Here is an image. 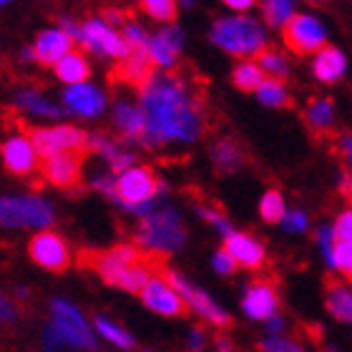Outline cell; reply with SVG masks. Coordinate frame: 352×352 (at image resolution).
Returning a JSON list of instances; mask_svg holds the SVG:
<instances>
[{
	"instance_id": "cell-1",
	"label": "cell",
	"mask_w": 352,
	"mask_h": 352,
	"mask_svg": "<svg viewBox=\"0 0 352 352\" xmlns=\"http://www.w3.org/2000/svg\"><path fill=\"white\" fill-rule=\"evenodd\" d=\"M139 103L146 116L144 146H191L204 136L206 111L201 94L171 71H154L139 86Z\"/></svg>"
},
{
	"instance_id": "cell-2",
	"label": "cell",
	"mask_w": 352,
	"mask_h": 352,
	"mask_svg": "<svg viewBox=\"0 0 352 352\" xmlns=\"http://www.w3.org/2000/svg\"><path fill=\"white\" fill-rule=\"evenodd\" d=\"M162 257L148 254L139 244H116L111 250L88 254L86 264L111 287L124 292H141L148 279L162 272Z\"/></svg>"
},
{
	"instance_id": "cell-3",
	"label": "cell",
	"mask_w": 352,
	"mask_h": 352,
	"mask_svg": "<svg viewBox=\"0 0 352 352\" xmlns=\"http://www.w3.org/2000/svg\"><path fill=\"white\" fill-rule=\"evenodd\" d=\"M209 41L229 56L254 58L267 48V23L247 13L224 15V18L214 21L212 30H209Z\"/></svg>"
},
{
	"instance_id": "cell-4",
	"label": "cell",
	"mask_w": 352,
	"mask_h": 352,
	"mask_svg": "<svg viewBox=\"0 0 352 352\" xmlns=\"http://www.w3.org/2000/svg\"><path fill=\"white\" fill-rule=\"evenodd\" d=\"M136 244L156 257H169L186 244V227L182 214L169 204H156L144 217H139Z\"/></svg>"
},
{
	"instance_id": "cell-5",
	"label": "cell",
	"mask_w": 352,
	"mask_h": 352,
	"mask_svg": "<svg viewBox=\"0 0 352 352\" xmlns=\"http://www.w3.org/2000/svg\"><path fill=\"white\" fill-rule=\"evenodd\" d=\"M63 347L83 352H98V340L88 327L78 307L66 300L51 302V322L43 335V352H60Z\"/></svg>"
},
{
	"instance_id": "cell-6",
	"label": "cell",
	"mask_w": 352,
	"mask_h": 352,
	"mask_svg": "<svg viewBox=\"0 0 352 352\" xmlns=\"http://www.w3.org/2000/svg\"><path fill=\"white\" fill-rule=\"evenodd\" d=\"M118 199L116 204L126 212L144 217L159 204V197L164 194V182L156 179V174L148 166H129L118 174Z\"/></svg>"
},
{
	"instance_id": "cell-7",
	"label": "cell",
	"mask_w": 352,
	"mask_h": 352,
	"mask_svg": "<svg viewBox=\"0 0 352 352\" xmlns=\"http://www.w3.org/2000/svg\"><path fill=\"white\" fill-rule=\"evenodd\" d=\"M56 212L48 199L38 194H8L0 197V229H48Z\"/></svg>"
},
{
	"instance_id": "cell-8",
	"label": "cell",
	"mask_w": 352,
	"mask_h": 352,
	"mask_svg": "<svg viewBox=\"0 0 352 352\" xmlns=\"http://www.w3.org/2000/svg\"><path fill=\"white\" fill-rule=\"evenodd\" d=\"M74 38H76V45L81 48V51L91 53V56H98V58H113V60H121L129 56V43H126L124 33L116 28V25H111L106 18H86L76 25L74 30Z\"/></svg>"
},
{
	"instance_id": "cell-9",
	"label": "cell",
	"mask_w": 352,
	"mask_h": 352,
	"mask_svg": "<svg viewBox=\"0 0 352 352\" xmlns=\"http://www.w3.org/2000/svg\"><path fill=\"white\" fill-rule=\"evenodd\" d=\"M282 41L297 56H315L327 45V28L312 13H294V18L282 28Z\"/></svg>"
},
{
	"instance_id": "cell-10",
	"label": "cell",
	"mask_w": 352,
	"mask_h": 352,
	"mask_svg": "<svg viewBox=\"0 0 352 352\" xmlns=\"http://www.w3.org/2000/svg\"><path fill=\"white\" fill-rule=\"evenodd\" d=\"M164 274H166L171 285L179 289V294H182L184 302H186V307L197 317H201L204 322H209L212 327H219V330H227L229 324H232V317L227 315V309L221 307V305H217L204 289H199L197 285H191L189 279L174 270H164Z\"/></svg>"
},
{
	"instance_id": "cell-11",
	"label": "cell",
	"mask_w": 352,
	"mask_h": 352,
	"mask_svg": "<svg viewBox=\"0 0 352 352\" xmlns=\"http://www.w3.org/2000/svg\"><path fill=\"white\" fill-rule=\"evenodd\" d=\"M0 159L10 174L15 176H28L38 169V154L36 141L25 131H13L8 133L6 139L0 141Z\"/></svg>"
},
{
	"instance_id": "cell-12",
	"label": "cell",
	"mask_w": 352,
	"mask_h": 352,
	"mask_svg": "<svg viewBox=\"0 0 352 352\" xmlns=\"http://www.w3.org/2000/svg\"><path fill=\"white\" fill-rule=\"evenodd\" d=\"M30 136H33L38 154L43 159L53 154H63V151H83V148H88V136L78 126L71 124L43 126V129L30 131Z\"/></svg>"
},
{
	"instance_id": "cell-13",
	"label": "cell",
	"mask_w": 352,
	"mask_h": 352,
	"mask_svg": "<svg viewBox=\"0 0 352 352\" xmlns=\"http://www.w3.org/2000/svg\"><path fill=\"white\" fill-rule=\"evenodd\" d=\"M60 103L66 106V111L71 116L86 118V121H94V118L103 116V111L109 109V98L103 94V88L94 86L91 81L66 86L63 88V96H60Z\"/></svg>"
},
{
	"instance_id": "cell-14",
	"label": "cell",
	"mask_w": 352,
	"mask_h": 352,
	"mask_svg": "<svg viewBox=\"0 0 352 352\" xmlns=\"http://www.w3.org/2000/svg\"><path fill=\"white\" fill-rule=\"evenodd\" d=\"M141 300H144V305H146L151 312H156V315H162V317H182L184 312L189 309L186 302H184V297L179 294V289H176L169 282V277L164 274V270L159 272V274H154V277L144 285Z\"/></svg>"
},
{
	"instance_id": "cell-15",
	"label": "cell",
	"mask_w": 352,
	"mask_h": 352,
	"mask_svg": "<svg viewBox=\"0 0 352 352\" xmlns=\"http://www.w3.org/2000/svg\"><path fill=\"white\" fill-rule=\"evenodd\" d=\"M30 259L48 272H66L71 264V250L63 236L48 229H38V234L28 244Z\"/></svg>"
},
{
	"instance_id": "cell-16",
	"label": "cell",
	"mask_w": 352,
	"mask_h": 352,
	"mask_svg": "<svg viewBox=\"0 0 352 352\" xmlns=\"http://www.w3.org/2000/svg\"><path fill=\"white\" fill-rule=\"evenodd\" d=\"M184 48V30L179 25H164L162 30L151 33L148 38V58L156 71H171L179 63Z\"/></svg>"
},
{
	"instance_id": "cell-17",
	"label": "cell",
	"mask_w": 352,
	"mask_h": 352,
	"mask_svg": "<svg viewBox=\"0 0 352 352\" xmlns=\"http://www.w3.org/2000/svg\"><path fill=\"white\" fill-rule=\"evenodd\" d=\"M76 45V38L71 30H66L63 25L56 28L41 30L33 41V53H36V63L41 66H56L63 56Z\"/></svg>"
},
{
	"instance_id": "cell-18",
	"label": "cell",
	"mask_w": 352,
	"mask_h": 352,
	"mask_svg": "<svg viewBox=\"0 0 352 352\" xmlns=\"http://www.w3.org/2000/svg\"><path fill=\"white\" fill-rule=\"evenodd\" d=\"M43 176L45 182L58 186V189H71L78 184L83 169L81 151H63V154H53L43 159Z\"/></svg>"
},
{
	"instance_id": "cell-19",
	"label": "cell",
	"mask_w": 352,
	"mask_h": 352,
	"mask_svg": "<svg viewBox=\"0 0 352 352\" xmlns=\"http://www.w3.org/2000/svg\"><path fill=\"white\" fill-rule=\"evenodd\" d=\"M244 315L250 320H259V322H267L270 317L277 315L279 309V292L277 287L267 282V279H259V282H252L244 292L242 300Z\"/></svg>"
},
{
	"instance_id": "cell-20",
	"label": "cell",
	"mask_w": 352,
	"mask_h": 352,
	"mask_svg": "<svg viewBox=\"0 0 352 352\" xmlns=\"http://www.w3.org/2000/svg\"><path fill=\"white\" fill-rule=\"evenodd\" d=\"M15 109L30 118H41V121H58V118L68 116L63 103L53 101L51 96H45L38 88H21L15 94Z\"/></svg>"
},
{
	"instance_id": "cell-21",
	"label": "cell",
	"mask_w": 352,
	"mask_h": 352,
	"mask_svg": "<svg viewBox=\"0 0 352 352\" xmlns=\"http://www.w3.org/2000/svg\"><path fill=\"white\" fill-rule=\"evenodd\" d=\"M111 121H113L118 136L124 141H144L146 116H144L141 103H133L129 98H118L111 106Z\"/></svg>"
},
{
	"instance_id": "cell-22",
	"label": "cell",
	"mask_w": 352,
	"mask_h": 352,
	"mask_svg": "<svg viewBox=\"0 0 352 352\" xmlns=\"http://www.w3.org/2000/svg\"><path fill=\"white\" fill-rule=\"evenodd\" d=\"M224 250L234 257V262L244 270H262L267 262V250L257 236L244 234V232H232L224 239Z\"/></svg>"
},
{
	"instance_id": "cell-23",
	"label": "cell",
	"mask_w": 352,
	"mask_h": 352,
	"mask_svg": "<svg viewBox=\"0 0 352 352\" xmlns=\"http://www.w3.org/2000/svg\"><path fill=\"white\" fill-rule=\"evenodd\" d=\"M88 148H91L94 154L101 156V162L106 164L111 171H116V174H121V171H126L129 166L136 164V156H133L129 148L121 146L118 141L111 139L109 133H91V136H88Z\"/></svg>"
},
{
	"instance_id": "cell-24",
	"label": "cell",
	"mask_w": 352,
	"mask_h": 352,
	"mask_svg": "<svg viewBox=\"0 0 352 352\" xmlns=\"http://www.w3.org/2000/svg\"><path fill=\"white\" fill-rule=\"evenodd\" d=\"M312 74L320 83H338L347 74V56L335 45H324L312 58Z\"/></svg>"
},
{
	"instance_id": "cell-25",
	"label": "cell",
	"mask_w": 352,
	"mask_h": 352,
	"mask_svg": "<svg viewBox=\"0 0 352 352\" xmlns=\"http://www.w3.org/2000/svg\"><path fill=\"white\" fill-rule=\"evenodd\" d=\"M212 164L219 174H234V171L244 169L247 164V154L239 141H234L232 136H221L212 144Z\"/></svg>"
},
{
	"instance_id": "cell-26",
	"label": "cell",
	"mask_w": 352,
	"mask_h": 352,
	"mask_svg": "<svg viewBox=\"0 0 352 352\" xmlns=\"http://www.w3.org/2000/svg\"><path fill=\"white\" fill-rule=\"evenodd\" d=\"M305 124L315 136H330L335 131V103L332 98H312V101L305 106Z\"/></svg>"
},
{
	"instance_id": "cell-27",
	"label": "cell",
	"mask_w": 352,
	"mask_h": 352,
	"mask_svg": "<svg viewBox=\"0 0 352 352\" xmlns=\"http://www.w3.org/2000/svg\"><path fill=\"white\" fill-rule=\"evenodd\" d=\"M53 74H56V78H58L63 86L88 81V76H91V63H88V58H86V51H81V48H78V51L71 48V51L53 66Z\"/></svg>"
},
{
	"instance_id": "cell-28",
	"label": "cell",
	"mask_w": 352,
	"mask_h": 352,
	"mask_svg": "<svg viewBox=\"0 0 352 352\" xmlns=\"http://www.w3.org/2000/svg\"><path fill=\"white\" fill-rule=\"evenodd\" d=\"M151 74H154V63L148 58V51L133 48V51H129L126 58L118 60V78L131 83V86H141Z\"/></svg>"
},
{
	"instance_id": "cell-29",
	"label": "cell",
	"mask_w": 352,
	"mask_h": 352,
	"mask_svg": "<svg viewBox=\"0 0 352 352\" xmlns=\"http://www.w3.org/2000/svg\"><path fill=\"white\" fill-rule=\"evenodd\" d=\"M264 78H267L264 68L259 66V60L252 58H242L232 71V83L244 94H257V88L264 83Z\"/></svg>"
},
{
	"instance_id": "cell-30",
	"label": "cell",
	"mask_w": 352,
	"mask_h": 352,
	"mask_svg": "<svg viewBox=\"0 0 352 352\" xmlns=\"http://www.w3.org/2000/svg\"><path fill=\"white\" fill-rule=\"evenodd\" d=\"M327 312L340 322L352 324V289L340 282L327 285Z\"/></svg>"
},
{
	"instance_id": "cell-31",
	"label": "cell",
	"mask_w": 352,
	"mask_h": 352,
	"mask_svg": "<svg viewBox=\"0 0 352 352\" xmlns=\"http://www.w3.org/2000/svg\"><path fill=\"white\" fill-rule=\"evenodd\" d=\"M297 13V0H262V21L270 28H285Z\"/></svg>"
},
{
	"instance_id": "cell-32",
	"label": "cell",
	"mask_w": 352,
	"mask_h": 352,
	"mask_svg": "<svg viewBox=\"0 0 352 352\" xmlns=\"http://www.w3.org/2000/svg\"><path fill=\"white\" fill-rule=\"evenodd\" d=\"M257 98L262 106H267V109H285L287 103H289V91H287L282 78H272V76H267L262 86L257 88Z\"/></svg>"
},
{
	"instance_id": "cell-33",
	"label": "cell",
	"mask_w": 352,
	"mask_h": 352,
	"mask_svg": "<svg viewBox=\"0 0 352 352\" xmlns=\"http://www.w3.org/2000/svg\"><path fill=\"white\" fill-rule=\"evenodd\" d=\"M94 327H96V332L106 340V342H111V345L118 347V350H133V347H136V342H133L131 335H129L124 327H118L116 322H111L109 317L98 315L96 317Z\"/></svg>"
},
{
	"instance_id": "cell-34",
	"label": "cell",
	"mask_w": 352,
	"mask_h": 352,
	"mask_svg": "<svg viewBox=\"0 0 352 352\" xmlns=\"http://www.w3.org/2000/svg\"><path fill=\"white\" fill-rule=\"evenodd\" d=\"M287 214V204L282 191L277 189H267L262 194V201H259V217H262L267 224H277L282 221V217Z\"/></svg>"
},
{
	"instance_id": "cell-35",
	"label": "cell",
	"mask_w": 352,
	"mask_h": 352,
	"mask_svg": "<svg viewBox=\"0 0 352 352\" xmlns=\"http://www.w3.org/2000/svg\"><path fill=\"white\" fill-rule=\"evenodd\" d=\"M257 60H259V66L264 68V74L272 76V78H282V81H285L287 76H289V63H287L285 53L282 51L264 48V51L257 56Z\"/></svg>"
},
{
	"instance_id": "cell-36",
	"label": "cell",
	"mask_w": 352,
	"mask_h": 352,
	"mask_svg": "<svg viewBox=\"0 0 352 352\" xmlns=\"http://www.w3.org/2000/svg\"><path fill=\"white\" fill-rule=\"evenodd\" d=\"M141 10L156 23H174L179 0H139Z\"/></svg>"
},
{
	"instance_id": "cell-37",
	"label": "cell",
	"mask_w": 352,
	"mask_h": 352,
	"mask_svg": "<svg viewBox=\"0 0 352 352\" xmlns=\"http://www.w3.org/2000/svg\"><path fill=\"white\" fill-rule=\"evenodd\" d=\"M330 267L335 272H340L347 282H352V242L350 239H338V242H335Z\"/></svg>"
},
{
	"instance_id": "cell-38",
	"label": "cell",
	"mask_w": 352,
	"mask_h": 352,
	"mask_svg": "<svg viewBox=\"0 0 352 352\" xmlns=\"http://www.w3.org/2000/svg\"><path fill=\"white\" fill-rule=\"evenodd\" d=\"M116 184H118V174L116 171H111L109 166H106L103 171H96V174L91 176V186H94L98 194H103L106 199H111L113 204H116V199H118Z\"/></svg>"
},
{
	"instance_id": "cell-39",
	"label": "cell",
	"mask_w": 352,
	"mask_h": 352,
	"mask_svg": "<svg viewBox=\"0 0 352 352\" xmlns=\"http://www.w3.org/2000/svg\"><path fill=\"white\" fill-rule=\"evenodd\" d=\"M197 214L201 217V219L206 221V224H212L217 232H219L224 239H227L234 229H232V224H229V219L224 217V214L219 212V209H214V206H206V204H197Z\"/></svg>"
},
{
	"instance_id": "cell-40",
	"label": "cell",
	"mask_w": 352,
	"mask_h": 352,
	"mask_svg": "<svg viewBox=\"0 0 352 352\" xmlns=\"http://www.w3.org/2000/svg\"><path fill=\"white\" fill-rule=\"evenodd\" d=\"M259 352H307V350L292 338H285V335H267V338L259 342Z\"/></svg>"
},
{
	"instance_id": "cell-41",
	"label": "cell",
	"mask_w": 352,
	"mask_h": 352,
	"mask_svg": "<svg viewBox=\"0 0 352 352\" xmlns=\"http://www.w3.org/2000/svg\"><path fill=\"white\" fill-rule=\"evenodd\" d=\"M121 33H124L126 43H129V48H141V51H148V38H151V33H146V28L141 25V23L136 21H129L124 23V28H121Z\"/></svg>"
},
{
	"instance_id": "cell-42",
	"label": "cell",
	"mask_w": 352,
	"mask_h": 352,
	"mask_svg": "<svg viewBox=\"0 0 352 352\" xmlns=\"http://www.w3.org/2000/svg\"><path fill=\"white\" fill-rule=\"evenodd\" d=\"M282 229L285 232H292V234H302V232H307L309 227V217L302 209H289V212L282 217Z\"/></svg>"
},
{
	"instance_id": "cell-43",
	"label": "cell",
	"mask_w": 352,
	"mask_h": 352,
	"mask_svg": "<svg viewBox=\"0 0 352 352\" xmlns=\"http://www.w3.org/2000/svg\"><path fill=\"white\" fill-rule=\"evenodd\" d=\"M335 242H338V234H335V227H327V224H322V227L317 229V244H320V250H322L324 262H327V264H330L332 247H335Z\"/></svg>"
},
{
	"instance_id": "cell-44",
	"label": "cell",
	"mask_w": 352,
	"mask_h": 352,
	"mask_svg": "<svg viewBox=\"0 0 352 352\" xmlns=\"http://www.w3.org/2000/svg\"><path fill=\"white\" fill-rule=\"evenodd\" d=\"M212 267H214V272H217V274H221V277H229V274H232L239 264L234 262V257H232L227 250H219L212 257Z\"/></svg>"
},
{
	"instance_id": "cell-45",
	"label": "cell",
	"mask_w": 352,
	"mask_h": 352,
	"mask_svg": "<svg viewBox=\"0 0 352 352\" xmlns=\"http://www.w3.org/2000/svg\"><path fill=\"white\" fill-rule=\"evenodd\" d=\"M335 151H338V156L342 159V164H345V169L352 171V133H340L338 139H335Z\"/></svg>"
},
{
	"instance_id": "cell-46",
	"label": "cell",
	"mask_w": 352,
	"mask_h": 352,
	"mask_svg": "<svg viewBox=\"0 0 352 352\" xmlns=\"http://www.w3.org/2000/svg\"><path fill=\"white\" fill-rule=\"evenodd\" d=\"M332 227H335L338 239H350L352 242V206H347V209H342L338 214V219H335Z\"/></svg>"
},
{
	"instance_id": "cell-47",
	"label": "cell",
	"mask_w": 352,
	"mask_h": 352,
	"mask_svg": "<svg viewBox=\"0 0 352 352\" xmlns=\"http://www.w3.org/2000/svg\"><path fill=\"white\" fill-rule=\"evenodd\" d=\"M21 317V307L18 302H13L6 292H0V322H13Z\"/></svg>"
},
{
	"instance_id": "cell-48",
	"label": "cell",
	"mask_w": 352,
	"mask_h": 352,
	"mask_svg": "<svg viewBox=\"0 0 352 352\" xmlns=\"http://www.w3.org/2000/svg\"><path fill=\"white\" fill-rule=\"evenodd\" d=\"M206 345H209V338H206V332L201 327H194L189 332V340H186V347L189 352H204Z\"/></svg>"
},
{
	"instance_id": "cell-49",
	"label": "cell",
	"mask_w": 352,
	"mask_h": 352,
	"mask_svg": "<svg viewBox=\"0 0 352 352\" xmlns=\"http://www.w3.org/2000/svg\"><path fill=\"white\" fill-rule=\"evenodd\" d=\"M221 3H224L229 10H234V13H247V10H252V8L257 6L259 0H221Z\"/></svg>"
},
{
	"instance_id": "cell-50",
	"label": "cell",
	"mask_w": 352,
	"mask_h": 352,
	"mask_svg": "<svg viewBox=\"0 0 352 352\" xmlns=\"http://www.w3.org/2000/svg\"><path fill=\"white\" fill-rule=\"evenodd\" d=\"M282 332H285V320L279 315L270 317L267 320V335H282Z\"/></svg>"
},
{
	"instance_id": "cell-51",
	"label": "cell",
	"mask_w": 352,
	"mask_h": 352,
	"mask_svg": "<svg viewBox=\"0 0 352 352\" xmlns=\"http://www.w3.org/2000/svg\"><path fill=\"white\" fill-rule=\"evenodd\" d=\"M103 18H106L111 25H116V28L126 23V18H124V13H121V10H106V13H103Z\"/></svg>"
},
{
	"instance_id": "cell-52",
	"label": "cell",
	"mask_w": 352,
	"mask_h": 352,
	"mask_svg": "<svg viewBox=\"0 0 352 352\" xmlns=\"http://www.w3.org/2000/svg\"><path fill=\"white\" fill-rule=\"evenodd\" d=\"M214 352H236V350L229 338H217L214 340Z\"/></svg>"
},
{
	"instance_id": "cell-53",
	"label": "cell",
	"mask_w": 352,
	"mask_h": 352,
	"mask_svg": "<svg viewBox=\"0 0 352 352\" xmlns=\"http://www.w3.org/2000/svg\"><path fill=\"white\" fill-rule=\"evenodd\" d=\"M21 60H23V63H36V53H33V45L23 48V51H21Z\"/></svg>"
},
{
	"instance_id": "cell-54",
	"label": "cell",
	"mask_w": 352,
	"mask_h": 352,
	"mask_svg": "<svg viewBox=\"0 0 352 352\" xmlns=\"http://www.w3.org/2000/svg\"><path fill=\"white\" fill-rule=\"evenodd\" d=\"M179 6H184V8H191V6H194V0H179Z\"/></svg>"
},
{
	"instance_id": "cell-55",
	"label": "cell",
	"mask_w": 352,
	"mask_h": 352,
	"mask_svg": "<svg viewBox=\"0 0 352 352\" xmlns=\"http://www.w3.org/2000/svg\"><path fill=\"white\" fill-rule=\"evenodd\" d=\"M8 3H10V0H0V6H8Z\"/></svg>"
},
{
	"instance_id": "cell-56",
	"label": "cell",
	"mask_w": 352,
	"mask_h": 352,
	"mask_svg": "<svg viewBox=\"0 0 352 352\" xmlns=\"http://www.w3.org/2000/svg\"><path fill=\"white\" fill-rule=\"evenodd\" d=\"M309 3H324V0H309Z\"/></svg>"
},
{
	"instance_id": "cell-57",
	"label": "cell",
	"mask_w": 352,
	"mask_h": 352,
	"mask_svg": "<svg viewBox=\"0 0 352 352\" xmlns=\"http://www.w3.org/2000/svg\"><path fill=\"white\" fill-rule=\"evenodd\" d=\"M144 352H156V350H144Z\"/></svg>"
}]
</instances>
